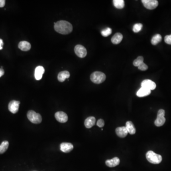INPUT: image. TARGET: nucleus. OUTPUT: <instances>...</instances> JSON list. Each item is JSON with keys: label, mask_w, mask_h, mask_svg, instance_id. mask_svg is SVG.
Here are the masks:
<instances>
[{"label": "nucleus", "mask_w": 171, "mask_h": 171, "mask_svg": "<svg viewBox=\"0 0 171 171\" xmlns=\"http://www.w3.org/2000/svg\"><path fill=\"white\" fill-rule=\"evenodd\" d=\"M96 123L95 117L94 116H89L85 121V126L86 128H90L95 125Z\"/></svg>", "instance_id": "obj_18"}, {"label": "nucleus", "mask_w": 171, "mask_h": 171, "mask_svg": "<svg viewBox=\"0 0 171 171\" xmlns=\"http://www.w3.org/2000/svg\"><path fill=\"white\" fill-rule=\"evenodd\" d=\"M54 29L60 34H69L73 30L72 24L66 21H59L54 24Z\"/></svg>", "instance_id": "obj_1"}, {"label": "nucleus", "mask_w": 171, "mask_h": 171, "mask_svg": "<svg viewBox=\"0 0 171 171\" xmlns=\"http://www.w3.org/2000/svg\"><path fill=\"white\" fill-rule=\"evenodd\" d=\"M116 133L117 136L121 138H124L127 136L128 132L125 126L117 127L116 129Z\"/></svg>", "instance_id": "obj_13"}, {"label": "nucleus", "mask_w": 171, "mask_h": 171, "mask_svg": "<svg viewBox=\"0 0 171 171\" xmlns=\"http://www.w3.org/2000/svg\"><path fill=\"white\" fill-rule=\"evenodd\" d=\"M5 74V71L2 69H0V78L2 77Z\"/></svg>", "instance_id": "obj_31"}, {"label": "nucleus", "mask_w": 171, "mask_h": 171, "mask_svg": "<svg viewBox=\"0 0 171 171\" xmlns=\"http://www.w3.org/2000/svg\"><path fill=\"white\" fill-rule=\"evenodd\" d=\"M27 116L28 119L33 124H38L42 122V117L41 115L33 110L29 111Z\"/></svg>", "instance_id": "obj_4"}, {"label": "nucleus", "mask_w": 171, "mask_h": 171, "mask_svg": "<svg viewBox=\"0 0 171 171\" xmlns=\"http://www.w3.org/2000/svg\"><path fill=\"white\" fill-rule=\"evenodd\" d=\"M142 25L141 23H136L134 25L133 28V31L135 33L139 32L142 30Z\"/></svg>", "instance_id": "obj_26"}, {"label": "nucleus", "mask_w": 171, "mask_h": 171, "mask_svg": "<svg viewBox=\"0 0 171 171\" xmlns=\"http://www.w3.org/2000/svg\"><path fill=\"white\" fill-rule=\"evenodd\" d=\"M9 143L7 141H5L2 142L0 145V154H2L5 152L9 147Z\"/></svg>", "instance_id": "obj_22"}, {"label": "nucleus", "mask_w": 171, "mask_h": 171, "mask_svg": "<svg viewBox=\"0 0 171 171\" xmlns=\"http://www.w3.org/2000/svg\"><path fill=\"white\" fill-rule=\"evenodd\" d=\"M143 62H144V58L142 56H139L134 60V62H133V65L135 67H138Z\"/></svg>", "instance_id": "obj_24"}, {"label": "nucleus", "mask_w": 171, "mask_h": 171, "mask_svg": "<svg viewBox=\"0 0 171 171\" xmlns=\"http://www.w3.org/2000/svg\"><path fill=\"white\" fill-rule=\"evenodd\" d=\"M165 111L162 109L159 110L157 113L156 119L155 120V125L156 126H161L165 124L166 122V119L165 117Z\"/></svg>", "instance_id": "obj_5"}, {"label": "nucleus", "mask_w": 171, "mask_h": 171, "mask_svg": "<svg viewBox=\"0 0 171 171\" xmlns=\"http://www.w3.org/2000/svg\"><path fill=\"white\" fill-rule=\"evenodd\" d=\"M120 163V159L117 157H115L112 159L107 160L106 161V165L109 167H114L118 166Z\"/></svg>", "instance_id": "obj_14"}, {"label": "nucleus", "mask_w": 171, "mask_h": 171, "mask_svg": "<svg viewBox=\"0 0 171 171\" xmlns=\"http://www.w3.org/2000/svg\"><path fill=\"white\" fill-rule=\"evenodd\" d=\"M18 47L22 51L27 52L31 49V45L30 43L26 41H22L19 43Z\"/></svg>", "instance_id": "obj_16"}, {"label": "nucleus", "mask_w": 171, "mask_h": 171, "mask_svg": "<svg viewBox=\"0 0 171 171\" xmlns=\"http://www.w3.org/2000/svg\"><path fill=\"white\" fill-rule=\"evenodd\" d=\"M106 75L100 71H95L90 75V79L95 84L102 83L106 80Z\"/></svg>", "instance_id": "obj_3"}, {"label": "nucleus", "mask_w": 171, "mask_h": 171, "mask_svg": "<svg viewBox=\"0 0 171 171\" xmlns=\"http://www.w3.org/2000/svg\"><path fill=\"white\" fill-rule=\"evenodd\" d=\"M146 158L149 162L153 164H159L162 161L161 155L156 154L152 151H149L146 154Z\"/></svg>", "instance_id": "obj_2"}, {"label": "nucleus", "mask_w": 171, "mask_h": 171, "mask_svg": "<svg viewBox=\"0 0 171 171\" xmlns=\"http://www.w3.org/2000/svg\"><path fill=\"white\" fill-rule=\"evenodd\" d=\"M5 5V0H0V7H3Z\"/></svg>", "instance_id": "obj_30"}, {"label": "nucleus", "mask_w": 171, "mask_h": 171, "mask_svg": "<svg viewBox=\"0 0 171 171\" xmlns=\"http://www.w3.org/2000/svg\"><path fill=\"white\" fill-rule=\"evenodd\" d=\"M123 40V35L120 33H116L112 37L111 42L114 44H118Z\"/></svg>", "instance_id": "obj_20"}, {"label": "nucleus", "mask_w": 171, "mask_h": 171, "mask_svg": "<svg viewBox=\"0 0 171 171\" xmlns=\"http://www.w3.org/2000/svg\"><path fill=\"white\" fill-rule=\"evenodd\" d=\"M148 66L144 62L142 63L141 65H140L138 67V69L142 70V71H145V70H147L148 69Z\"/></svg>", "instance_id": "obj_27"}, {"label": "nucleus", "mask_w": 171, "mask_h": 171, "mask_svg": "<svg viewBox=\"0 0 171 171\" xmlns=\"http://www.w3.org/2000/svg\"><path fill=\"white\" fill-rule=\"evenodd\" d=\"M165 42L167 44L171 45V34L170 35H166L165 37Z\"/></svg>", "instance_id": "obj_28"}, {"label": "nucleus", "mask_w": 171, "mask_h": 171, "mask_svg": "<svg viewBox=\"0 0 171 171\" xmlns=\"http://www.w3.org/2000/svg\"><path fill=\"white\" fill-rule=\"evenodd\" d=\"M74 51L76 55L81 58H83L87 54V49L82 45H76L75 47Z\"/></svg>", "instance_id": "obj_6"}, {"label": "nucleus", "mask_w": 171, "mask_h": 171, "mask_svg": "<svg viewBox=\"0 0 171 171\" xmlns=\"http://www.w3.org/2000/svg\"><path fill=\"white\" fill-rule=\"evenodd\" d=\"M142 2L145 7L149 10L156 9L158 5V2L156 0H142Z\"/></svg>", "instance_id": "obj_7"}, {"label": "nucleus", "mask_w": 171, "mask_h": 171, "mask_svg": "<svg viewBox=\"0 0 171 171\" xmlns=\"http://www.w3.org/2000/svg\"><path fill=\"white\" fill-rule=\"evenodd\" d=\"M55 116L56 120L60 123H66L68 120V116L67 114L62 111L56 112Z\"/></svg>", "instance_id": "obj_10"}, {"label": "nucleus", "mask_w": 171, "mask_h": 171, "mask_svg": "<svg viewBox=\"0 0 171 171\" xmlns=\"http://www.w3.org/2000/svg\"><path fill=\"white\" fill-rule=\"evenodd\" d=\"M141 87L152 90H154L156 89V85L152 80L150 79H145L142 82Z\"/></svg>", "instance_id": "obj_9"}, {"label": "nucleus", "mask_w": 171, "mask_h": 171, "mask_svg": "<svg viewBox=\"0 0 171 171\" xmlns=\"http://www.w3.org/2000/svg\"><path fill=\"white\" fill-rule=\"evenodd\" d=\"M70 77V73L68 71H63L59 73L58 79L59 82H63L65 79H68Z\"/></svg>", "instance_id": "obj_17"}, {"label": "nucleus", "mask_w": 171, "mask_h": 171, "mask_svg": "<svg viewBox=\"0 0 171 171\" xmlns=\"http://www.w3.org/2000/svg\"><path fill=\"white\" fill-rule=\"evenodd\" d=\"M162 38L161 35L159 34H157L155 36L153 37L151 40V43L153 45H156L158 44V43L161 42Z\"/></svg>", "instance_id": "obj_23"}, {"label": "nucleus", "mask_w": 171, "mask_h": 171, "mask_svg": "<svg viewBox=\"0 0 171 171\" xmlns=\"http://www.w3.org/2000/svg\"><path fill=\"white\" fill-rule=\"evenodd\" d=\"M73 146L70 142H62L60 146V150L64 153H69L73 149Z\"/></svg>", "instance_id": "obj_11"}, {"label": "nucleus", "mask_w": 171, "mask_h": 171, "mask_svg": "<svg viewBox=\"0 0 171 171\" xmlns=\"http://www.w3.org/2000/svg\"><path fill=\"white\" fill-rule=\"evenodd\" d=\"M151 92V90L141 87L136 93V96L140 98L146 97L150 94Z\"/></svg>", "instance_id": "obj_15"}, {"label": "nucleus", "mask_w": 171, "mask_h": 171, "mask_svg": "<svg viewBox=\"0 0 171 171\" xmlns=\"http://www.w3.org/2000/svg\"><path fill=\"white\" fill-rule=\"evenodd\" d=\"M3 41L2 39H0V50L2 49L3 48Z\"/></svg>", "instance_id": "obj_32"}, {"label": "nucleus", "mask_w": 171, "mask_h": 171, "mask_svg": "<svg viewBox=\"0 0 171 171\" xmlns=\"http://www.w3.org/2000/svg\"><path fill=\"white\" fill-rule=\"evenodd\" d=\"M97 125L99 127L102 128V127L104 126V121L102 119H99V120L98 121V122H97Z\"/></svg>", "instance_id": "obj_29"}, {"label": "nucleus", "mask_w": 171, "mask_h": 171, "mask_svg": "<svg viewBox=\"0 0 171 171\" xmlns=\"http://www.w3.org/2000/svg\"><path fill=\"white\" fill-rule=\"evenodd\" d=\"M113 2L114 6L117 9H123L125 6V2L124 0H114Z\"/></svg>", "instance_id": "obj_21"}, {"label": "nucleus", "mask_w": 171, "mask_h": 171, "mask_svg": "<svg viewBox=\"0 0 171 171\" xmlns=\"http://www.w3.org/2000/svg\"><path fill=\"white\" fill-rule=\"evenodd\" d=\"M125 127H126L128 133H129L130 135H134L136 132V128L131 121H128L126 122Z\"/></svg>", "instance_id": "obj_19"}, {"label": "nucleus", "mask_w": 171, "mask_h": 171, "mask_svg": "<svg viewBox=\"0 0 171 171\" xmlns=\"http://www.w3.org/2000/svg\"><path fill=\"white\" fill-rule=\"evenodd\" d=\"M112 33V30L110 28H107L101 31V34L104 37H108Z\"/></svg>", "instance_id": "obj_25"}, {"label": "nucleus", "mask_w": 171, "mask_h": 171, "mask_svg": "<svg viewBox=\"0 0 171 171\" xmlns=\"http://www.w3.org/2000/svg\"><path fill=\"white\" fill-rule=\"evenodd\" d=\"M44 71L45 69L42 66H39L36 67L34 73V76L36 80H39L42 79Z\"/></svg>", "instance_id": "obj_12"}, {"label": "nucleus", "mask_w": 171, "mask_h": 171, "mask_svg": "<svg viewBox=\"0 0 171 171\" xmlns=\"http://www.w3.org/2000/svg\"><path fill=\"white\" fill-rule=\"evenodd\" d=\"M20 102L16 100H12L9 103L8 109L9 111L12 114H16L19 110Z\"/></svg>", "instance_id": "obj_8"}]
</instances>
